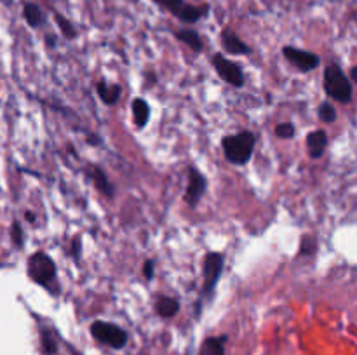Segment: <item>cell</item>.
I'll use <instances>...</instances> for the list:
<instances>
[{"label": "cell", "mask_w": 357, "mask_h": 355, "mask_svg": "<svg viewBox=\"0 0 357 355\" xmlns=\"http://www.w3.org/2000/svg\"><path fill=\"white\" fill-rule=\"evenodd\" d=\"M255 145L256 138L251 131H241L237 134L225 136L223 141H221L225 157L234 166H244L251 159Z\"/></svg>", "instance_id": "1"}, {"label": "cell", "mask_w": 357, "mask_h": 355, "mask_svg": "<svg viewBox=\"0 0 357 355\" xmlns=\"http://www.w3.org/2000/svg\"><path fill=\"white\" fill-rule=\"evenodd\" d=\"M324 89L326 94L340 103H350L352 100V84L349 77L343 73L338 65L331 63L324 70Z\"/></svg>", "instance_id": "2"}, {"label": "cell", "mask_w": 357, "mask_h": 355, "mask_svg": "<svg viewBox=\"0 0 357 355\" xmlns=\"http://www.w3.org/2000/svg\"><path fill=\"white\" fill-rule=\"evenodd\" d=\"M161 9L168 10L175 17L187 24H193L209 14V6H193L185 0H154Z\"/></svg>", "instance_id": "3"}, {"label": "cell", "mask_w": 357, "mask_h": 355, "mask_svg": "<svg viewBox=\"0 0 357 355\" xmlns=\"http://www.w3.org/2000/svg\"><path fill=\"white\" fill-rule=\"evenodd\" d=\"M56 263L49 254L37 251L29 258V275L33 282L49 287L51 282L56 281Z\"/></svg>", "instance_id": "4"}, {"label": "cell", "mask_w": 357, "mask_h": 355, "mask_svg": "<svg viewBox=\"0 0 357 355\" xmlns=\"http://www.w3.org/2000/svg\"><path fill=\"white\" fill-rule=\"evenodd\" d=\"M91 334L103 345H109L112 348H124L127 343V333L120 326L112 322H103L96 320L91 324Z\"/></svg>", "instance_id": "5"}, {"label": "cell", "mask_w": 357, "mask_h": 355, "mask_svg": "<svg viewBox=\"0 0 357 355\" xmlns=\"http://www.w3.org/2000/svg\"><path fill=\"white\" fill-rule=\"evenodd\" d=\"M225 265V256L221 253H207L204 258L203 263V294H211L216 287L218 281L221 277V271H223Z\"/></svg>", "instance_id": "6"}, {"label": "cell", "mask_w": 357, "mask_h": 355, "mask_svg": "<svg viewBox=\"0 0 357 355\" xmlns=\"http://www.w3.org/2000/svg\"><path fill=\"white\" fill-rule=\"evenodd\" d=\"M213 66L216 70L218 75L225 80L227 84H230L232 87H242L246 84L244 72L241 70V66L237 63L230 61V59L225 58L223 54L216 52L213 56Z\"/></svg>", "instance_id": "7"}, {"label": "cell", "mask_w": 357, "mask_h": 355, "mask_svg": "<svg viewBox=\"0 0 357 355\" xmlns=\"http://www.w3.org/2000/svg\"><path fill=\"white\" fill-rule=\"evenodd\" d=\"M283 54L284 58H286L291 65L296 66L300 72H312V70L317 68L319 63H321L317 54L303 51V49L293 47V45H284Z\"/></svg>", "instance_id": "8"}, {"label": "cell", "mask_w": 357, "mask_h": 355, "mask_svg": "<svg viewBox=\"0 0 357 355\" xmlns=\"http://www.w3.org/2000/svg\"><path fill=\"white\" fill-rule=\"evenodd\" d=\"M207 188V181L204 178V174L199 169L190 166L189 167V184H187L185 191V202L190 207H196L199 204V200L203 198L204 191Z\"/></svg>", "instance_id": "9"}, {"label": "cell", "mask_w": 357, "mask_h": 355, "mask_svg": "<svg viewBox=\"0 0 357 355\" xmlns=\"http://www.w3.org/2000/svg\"><path fill=\"white\" fill-rule=\"evenodd\" d=\"M220 40H221V45H223L225 52H228V54L246 56L251 52V47H249L248 44H244V42L241 40V37H239L234 30H230V28H225V30L221 31Z\"/></svg>", "instance_id": "10"}, {"label": "cell", "mask_w": 357, "mask_h": 355, "mask_svg": "<svg viewBox=\"0 0 357 355\" xmlns=\"http://www.w3.org/2000/svg\"><path fill=\"white\" fill-rule=\"evenodd\" d=\"M328 146V134L322 129L308 132L307 136V150L312 159H321Z\"/></svg>", "instance_id": "11"}, {"label": "cell", "mask_w": 357, "mask_h": 355, "mask_svg": "<svg viewBox=\"0 0 357 355\" xmlns=\"http://www.w3.org/2000/svg\"><path fill=\"white\" fill-rule=\"evenodd\" d=\"M86 173H88V176L91 178V181L93 183H95V187L98 188V191H102L103 195H105V197H110L112 198L113 195H116V187H113L112 183H110V180L109 178H106V174H105V171L102 169V167H89L88 171H86Z\"/></svg>", "instance_id": "12"}, {"label": "cell", "mask_w": 357, "mask_h": 355, "mask_svg": "<svg viewBox=\"0 0 357 355\" xmlns=\"http://www.w3.org/2000/svg\"><path fill=\"white\" fill-rule=\"evenodd\" d=\"M23 17H25V21L29 23V26L32 28L44 26L47 21L46 14H44V10L40 9L39 3H33V2H26L25 6H23Z\"/></svg>", "instance_id": "13"}, {"label": "cell", "mask_w": 357, "mask_h": 355, "mask_svg": "<svg viewBox=\"0 0 357 355\" xmlns=\"http://www.w3.org/2000/svg\"><path fill=\"white\" fill-rule=\"evenodd\" d=\"M175 37L178 38L180 42H183L185 45H189L192 51H196V52L203 51V47H204L203 38H200V35L197 33L193 28H182V30L175 31Z\"/></svg>", "instance_id": "14"}, {"label": "cell", "mask_w": 357, "mask_h": 355, "mask_svg": "<svg viewBox=\"0 0 357 355\" xmlns=\"http://www.w3.org/2000/svg\"><path fill=\"white\" fill-rule=\"evenodd\" d=\"M155 310L164 319H171V317H175L178 313L180 301L176 298H171V296H161L157 299V303H155Z\"/></svg>", "instance_id": "15"}, {"label": "cell", "mask_w": 357, "mask_h": 355, "mask_svg": "<svg viewBox=\"0 0 357 355\" xmlns=\"http://www.w3.org/2000/svg\"><path fill=\"white\" fill-rule=\"evenodd\" d=\"M100 97L105 104H116L120 97V86L119 84H106V82H98L96 86Z\"/></svg>", "instance_id": "16"}, {"label": "cell", "mask_w": 357, "mask_h": 355, "mask_svg": "<svg viewBox=\"0 0 357 355\" xmlns=\"http://www.w3.org/2000/svg\"><path fill=\"white\" fill-rule=\"evenodd\" d=\"M199 355H225V336L206 338L200 345Z\"/></svg>", "instance_id": "17"}, {"label": "cell", "mask_w": 357, "mask_h": 355, "mask_svg": "<svg viewBox=\"0 0 357 355\" xmlns=\"http://www.w3.org/2000/svg\"><path fill=\"white\" fill-rule=\"evenodd\" d=\"M150 118V106L143 97H136L133 101V120L138 127H145Z\"/></svg>", "instance_id": "18"}, {"label": "cell", "mask_w": 357, "mask_h": 355, "mask_svg": "<svg viewBox=\"0 0 357 355\" xmlns=\"http://www.w3.org/2000/svg\"><path fill=\"white\" fill-rule=\"evenodd\" d=\"M54 19H56V24L60 26L61 33H63L68 40H74V38L77 37V30H75V26L72 24L70 19H67V17L63 16V14L54 13Z\"/></svg>", "instance_id": "19"}, {"label": "cell", "mask_w": 357, "mask_h": 355, "mask_svg": "<svg viewBox=\"0 0 357 355\" xmlns=\"http://www.w3.org/2000/svg\"><path fill=\"white\" fill-rule=\"evenodd\" d=\"M319 118H321L322 122H326V124H331V122H335L336 110L333 108V104L322 103L321 106H319Z\"/></svg>", "instance_id": "20"}, {"label": "cell", "mask_w": 357, "mask_h": 355, "mask_svg": "<svg viewBox=\"0 0 357 355\" xmlns=\"http://www.w3.org/2000/svg\"><path fill=\"white\" fill-rule=\"evenodd\" d=\"M315 249H317V240L312 235H305L300 242V254L310 256V254L315 253Z\"/></svg>", "instance_id": "21"}, {"label": "cell", "mask_w": 357, "mask_h": 355, "mask_svg": "<svg viewBox=\"0 0 357 355\" xmlns=\"http://www.w3.org/2000/svg\"><path fill=\"white\" fill-rule=\"evenodd\" d=\"M276 136L280 139H291L294 136V127L289 122H284V124L276 125Z\"/></svg>", "instance_id": "22"}, {"label": "cell", "mask_w": 357, "mask_h": 355, "mask_svg": "<svg viewBox=\"0 0 357 355\" xmlns=\"http://www.w3.org/2000/svg\"><path fill=\"white\" fill-rule=\"evenodd\" d=\"M11 239H13V242H15L16 247H22L23 242H25V235H23L22 225H19L18 221L13 223V226H11Z\"/></svg>", "instance_id": "23"}, {"label": "cell", "mask_w": 357, "mask_h": 355, "mask_svg": "<svg viewBox=\"0 0 357 355\" xmlns=\"http://www.w3.org/2000/svg\"><path fill=\"white\" fill-rule=\"evenodd\" d=\"M81 253H82V239L81 235H75L70 242V254L75 258V260H79V258H81Z\"/></svg>", "instance_id": "24"}, {"label": "cell", "mask_w": 357, "mask_h": 355, "mask_svg": "<svg viewBox=\"0 0 357 355\" xmlns=\"http://www.w3.org/2000/svg\"><path fill=\"white\" fill-rule=\"evenodd\" d=\"M154 274H155V261L154 260H147V261H145V265H143L145 278L152 281V278H154Z\"/></svg>", "instance_id": "25"}, {"label": "cell", "mask_w": 357, "mask_h": 355, "mask_svg": "<svg viewBox=\"0 0 357 355\" xmlns=\"http://www.w3.org/2000/svg\"><path fill=\"white\" fill-rule=\"evenodd\" d=\"M42 345H44V350L49 352V354L56 350V347H54V340L49 336V333H46V331H42Z\"/></svg>", "instance_id": "26"}, {"label": "cell", "mask_w": 357, "mask_h": 355, "mask_svg": "<svg viewBox=\"0 0 357 355\" xmlns=\"http://www.w3.org/2000/svg\"><path fill=\"white\" fill-rule=\"evenodd\" d=\"M26 218H29V221H32V223L35 221V216H33L32 212H26Z\"/></svg>", "instance_id": "27"}, {"label": "cell", "mask_w": 357, "mask_h": 355, "mask_svg": "<svg viewBox=\"0 0 357 355\" xmlns=\"http://www.w3.org/2000/svg\"><path fill=\"white\" fill-rule=\"evenodd\" d=\"M352 80L354 82H357V66L352 70Z\"/></svg>", "instance_id": "28"}]
</instances>
